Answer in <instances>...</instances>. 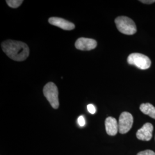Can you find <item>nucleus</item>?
<instances>
[{
	"label": "nucleus",
	"mask_w": 155,
	"mask_h": 155,
	"mask_svg": "<svg viewBox=\"0 0 155 155\" xmlns=\"http://www.w3.org/2000/svg\"><path fill=\"white\" fill-rule=\"evenodd\" d=\"M1 47L6 55L15 61H24L29 55L28 45L22 41L8 40L2 42Z\"/></svg>",
	"instance_id": "obj_1"
},
{
	"label": "nucleus",
	"mask_w": 155,
	"mask_h": 155,
	"mask_svg": "<svg viewBox=\"0 0 155 155\" xmlns=\"http://www.w3.org/2000/svg\"><path fill=\"white\" fill-rule=\"evenodd\" d=\"M115 23L118 30L125 35H132L137 32V27L133 20L126 16L117 17Z\"/></svg>",
	"instance_id": "obj_2"
},
{
	"label": "nucleus",
	"mask_w": 155,
	"mask_h": 155,
	"mask_svg": "<svg viewBox=\"0 0 155 155\" xmlns=\"http://www.w3.org/2000/svg\"><path fill=\"white\" fill-rule=\"evenodd\" d=\"M43 94L51 106L55 109H58L59 106L58 99L59 93L55 84L53 82L47 83L43 88Z\"/></svg>",
	"instance_id": "obj_3"
},
{
	"label": "nucleus",
	"mask_w": 155,
	"mask_h": 155,
	"mask_svg": "<svg viewBox=\"0 0 155 155\" xmlns=\"http://www.w3.org/2000/svg\"><path fill=\"white\" fill-rule=\"evenodd\" d=\"M127 63L141 70H147L151 65V61L147 56L140 53H133L127 57Z\"/></svg>",
	"instance_id": "obj_4"
},
{
	"label": "nucleus",
	"mask_w": 155,
	"mask_h": 155,
	"mask_svg": "<svg viewBox=\"0 0 155 155\" xmlns=\"http://www.w3.org/2000/svg\"><path fill=\"white\" fill-rule=\"evenodd\" d=\"M118 123V132L121 134L127 133L130 130L133 125V116L129 112H122L119 117Z\"/></svg>",
	"instance_id": "obj_5"
},
{
	"label": "nucleus",
	"mask_w": 155,
	"mask_h": 155,
	"mask_svg": "<svg viewBox=\"0 0 155 155\" xmlns=\"http://www.w3.org/2000/svg\"><path fill=\"white\" fill-rule=\"evenodd\" d=\"M97 45V41L94 39L81 38L75 42V46L78 50L81 51H90L93 50Z\"/></svg>",
	"instance_id": "obj_6"
},
{
	"label": "nucleus",
	"mask_w": 155,
	"mask_h": 155,
	"mask_svg": "<svg viewBox=\"0 0 155 155\" xmlns=\"http://www.w3.org/2000/svg\"><path fill=\"white\" fill-rule=\"evenodd\" d=\"M153 130V127L152 124L147 122L144 124L143 127L137 130L136 133V137L140 140L148 141L152 137Z\"/></svg>",
	"instance_id": "obj_7"
},
{
	"label": "nucleus",
	"mask_w": 155,
	"mask_h": 155,
	"mask_svg": "<svg viewBox=\"0 0 155 155\" xmlns=\"http://www.w3.org/2000/svg\"><path fill=\"white\" fill-rule=\"evenodd\" d=\"M48 21L51 25H53L62 29L66 31H71L75 28V25L72 22H70L65 19L59 17H51Z\"/></svg>",
	"instance_id": "obj_8"
},
{
	"label": "nucleus",
	"mask_w": 155,
	"mask_h": 155,
	"mask_svg": "<svg viewBox=\"0 0 155 155\" xmlns=\"http://www.w3.org/2000/svg\"><path fill=\"white\" fill-rule=\"evenodd\" d=\"M106 131L107 134L109 136H115L118 131V123L116 119L109 117L106 119L105 122Z\"/></svg>",
	"instance_id": "obj_9"
},
{
	"label": "nucleus",
	"mask_w": 155,
	"mask_h": 155,
	"mask_svg": "<svg viewBox=\"0 0 155 155\" xmlns=\"http://www.w3.org/2000/svg\"><path fill=\"white\" fill-rule=\"evenodd\" d=\"M140 110L145 114L155 119V107L150 103L142 104L140 106Z\"/></svg>",
	"instance_id": "obj_10"
},
{
	"label": "nucleus",
	"mask_w": 155,
	"mask_h": 155,
	"mask_svg": "<svg viewBox=\"0 0 155 155\" xmlns=\"http://www.w3.org/2000/svg\"><path fill=\"white\" fill-rule=\"evenodd\" d=\"M7 4L12 8H17L22 4V0H8L6 1Z\"/></svg>",
	"instance_id": "obj_11"
},
{
	"label": "nucleus",
	"mask_w": 155,
	"mask_h": 155,
	"mask_svg": "<svg viewBox=\"0 0 155 155\" xmlns=\"http://www.w3.org/2000/svg\"><path fill=\"white\" fill-rule=\"evenodd\" d=\"M137 155H155V153L152 150H145L140 152Z\"/></svg>",
	"instance_id": "obj_12"
},
{
	"label": "nucleus",
	"mask_w": 155,
	"mask_h": 155,
	"mask_svg": "<svg viewBox=\"0 0 155 155\" xmlns=\"http://www.w3.org/2000/svg\"><path fill=\"white\" fill-rule=\"evenodd\" d=\"M78 123L82 127L85 125L86 122H85V120H84V118L83 117V116H81L79 117V118H78Z\"/></svg>",
	"instance_id": "obj_13"
},
{
	"label": "nucleus",
	"mask_w": 155,
	"mask_h": 155,
	"mask_svg": "<svg viewBox=\"0 0 155 155\" xmlns=\"http://www.w3.org/2000/svg\"><path fill=\"white\" fill-rule=\"evenodd\" d=\"M87 110L89 111V113H90L91 114H95V112H96V109H95V107L92 104H89L87 105Z\"/></svg>",
	"instance_id": "obj_14"
},
{
	"label": "nucleus",
	"mask_w": 155,
	"mask_h": 155,
	"mask_svg": "<svg viewBox=\"0 0 155 155\" xmlns=\"http://www.w3.org/2000/svg\"><path fill=\"white\" fill-rule=\"evenodd\" d=\"M141 2H143L144 4H153L155 2V0H141L140 1Z\"/></svg>",
	"instance_id": "obj_15"
}]
</instances>
